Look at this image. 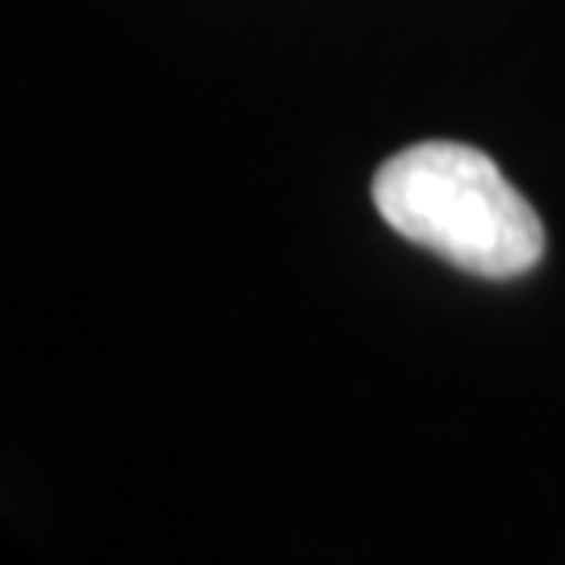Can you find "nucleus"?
Wrapping results in <instances>:
<instances>
[{
	"label": "nucleus",
	"mask_w": 565,
	"mask_h": 565,
	"mask_svg": "<svg viewBox=\"0 0 565 565\" xmlns=\"http://www.w3.org/2000/svg\"><path fill=\"white\" fill-rule=\"evenodd\" d=\"M373 205L403 239L473 277H524L545 256V226L499 163L465 142H415L373 177Z\"/></svg>",
	"instance_id": "obj_1"
}]
</instances>
